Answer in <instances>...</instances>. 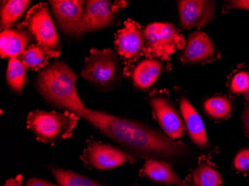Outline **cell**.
<instances>
[{"label": "cell", "instance_id": "9", "mask_svg": "<svg viewBox=\"0 0 249 186\" xmlns=\"http://www.w3.org/2000/svg\"><path fill=\"white\" fill-rule=\"evenodd\" d=\"M131 158L119 148L95 140H89L81 159L89 169L110 170L124 165Z\"/></svg>", "mask_w": 249, "mask_h": 186}, {"label": "cell", "instance_id": "15", "mask_svg": "<svg viewBox=\"0 0 249 186\" xmlns=\"http://www.w3.org/2000/svg\"><path fill=\"white\" fill-rule=\"evenodd\" d=\"M180 110L191 140L200 148L205 149L208 148L209 142L205 125L198 112L184 98L180 100Z\"/></svg>", "mask_w": 249, "mask_h": 186}, {"label": "cell", "instance_id": "17", "mask_svg": "<svg viewBox=\"0 0 249 186\" xmlns=\"http://www.w3.org/2000/svg\"><path fill=\"white\" fill-rule=\"evenodd\" d=\"M162 65L155 58H146L137 65L132 73L134 86L141 89H149L160 76Z\"/></svg>", "mask_w": 249, "mask_h": 186}, {"label": "cell", "instance_id": "3", "mask_svg": "<svg viewBox=\"0 0 249 186\" xmlns=\"http://www.w3.org/2000/svg\"><path fill=\"white\" fill-rule=\"evenodd\" d=\"M80 117L74 112L35 110L27 116V128L43 143H57L71 138Z\"/></svg>", "mask_w": 249, "mask_h": 186}, {"label": "cell", "instance_id": "30", "mask_svg": "<svg viewBox=\"0 0 249 186\" xmlns=\"http://www.w3.org/2000/svg\"><path fill=\"white\" fill-rule=\"evenodd\" d=\"M245 94H246V98H247L248 100L249 101V89H248L247 92H245Z\"/></svg>", "mask_w": 249, "mask_h": 186}, {"label": "cell", "instance_id": "27", "mask_svg": "<svg viewBox=\"0 0 249 186\" xmlns=\"http://www.w3.org/2000/svg\"><path fill=\"white\" fill-rule=\"evenodd\" d=\"M26 186H59L54 183H50L48 180H41L38 178H32L28 180Z\"/></svg>", "mask_w": 249, "mask_h": 186}, {"label": "cell", "instance_id": "29", "mask_svg": "<svg viewBox=\"0 0 249 186\" xmlns=\"http://www.w3.org/2000/svg\"><path fill=\"white\" fill-rule=\"evenodd\" d=\"M243 123L245 131L249 135V104L246 106L243 113Z\"/></svg>", "mask_w": 249, "mask_h": 186}, {"label": "cell", "instance_id": "4", "mask_svg": "<svg viewBox=\"0 0 249 186\" xmlns=\"http://www.w3.org/2000/svg\"><path fill=\"white\" fill-rule=\"evenodd\" d=\"M143 54L147 58L169 60L185 46L184 37L171 23L154 22L143 29Z\"/></svg>", "mask_w": 249, "mask_h": 186}, {"label": "cell", "instance_id": "7", "mask_svg": "<svg viewBox=\"0 0 249 186\" xmlns=\"http://www.w3.org/2000/svg\"><path fill=\"white\" fill-rule=\"evenodd\" d=\"M124 26L117 32L115 46L124 62V73L128 75L133 64L143 53L144 35L141 26L135 21L128 19Z\"/></svg>", "mask_w": 249, "mask_h": 186}, {"label": "cell", "instance_id": "1", "mask_svg": "<svg viewBox=\"0 0 249 186\" xmlns=\"http://www.w3.org/2000/svg\"><path fill=\"white\" fill-rule=\"evenodd\" d=\"M72 112L140 157L173 160L182 157L187 151L183 142L173 140L166 134L140 123L87 107Z\"/></svg>", "mask_w": 249, "mask_h": 186}, {"label": "cell", "instance_id": "23", "mask_svg": "<svg viewBox=\"0 0 249 186\" xmlns=\"http://www.w3.org/2000/svg\"><path fill=\"white\" fill-rule=\"evenodd\" d=\"M204 109L211 118L222 119L231 113L232 103L227 98L216 96L205 101Z\"/></svg>", "mask_w": 249, "mask_h": 186}, {"label": "cell", "instance_id": "22", "mask_svg": "<svg viewBox=\"0 0 249 186\" xmlns=\"http://www.w3.org/2000/svg\"><path fill=\"white\" fill-rule=\"evenodd\" d=\"M6 77L10 87L21 94L26 80V68L18 57L9 58Z\"/></svg>", "mask_w": 249, "mask_h": 186}, {"label": "cell", "instance_id": "13", "mask_svg": "<svg viewBox=\"0 0 249 186\" xmlns=\"http://www.w3.org/2000/svg\"><path fill=\"white\" fill-rule=\"evenodd\" d=\"M216 54V47L205 32L190 34L181 55V61L185 65L200 64L212 61Z\"/></svg>", "mask_w": 249, "mask_h": 186}, {"label": "cell", "instance_id": "11", "mask_svg": "<svg viewBox=\"0 0 249 186\" xmlns=\"http://www.w3.org/2000/svg\"><path fill=\"white\" fill-rule=\"evenodd\" d=\"M180 26L184 30L204 27L216 17V2L182 0L178 2Z\"/></svg>", "mask_w": 249, "mask_h": 186}, {"label": "cell", "instance_id": "10", "mask_svg": "<svg viewBox=\"0 0 249 186\" xmlns=\"http://www.w3.org/2000/svg\"><path fill=\"white\" fill-rule=\"evenodd\" d=\"M124 2L107 0L87 1L81 35L86 32H96L112 25L115 20L118 10L124 7Z\"/></svg>", "mask_w": 249, "mask_h": 186}, {"label": "cell", "instance_id": "5", "mask_svg": "<svg viewBox=\"0 0 249 186\" xmlns=\"http://www.w3.org/2000/svg\"><path fill=\"white\" fill-rule=\"evenodd\" d=\"M18 28L29 30L37 44L53 57H58L61 54V42L47 3L40 2L32 7L28 11L24 21L19 23Z\"/></svg>", "mask_w": 249, "mask_h": 186}, {"label": "cell", "instance_id": "19", "mask_svg": "<svg viewBox=\"0 0 249 186\" xmlns=\"http://www.w3.org/2000/svg\"><path fill=\"white\" fill-rule=\"evenodd\" d=\"M53 57L40 45L32 44L18 58L26 70H38L48 64L49 60Z\"/></svg>", "mask_w": 249, "mask_h": 186}, {"label": "cell", "instance_id": "21", "mask_svg": "<svg viewBox=\"0 0 249 186\" xmlns=\"http://www.w3.org/2000/svg\"><path fill=\"white\" fill-rule=\"evenodd\" d=\"M51 170L59 186H103L95 180L71 170L58 168H53Z\"/></svg>", "mask_w": 249, "mask_h": 186}, {"label": "cell", "instance_id": "16", "mask_svg": "<svg viewBox=\"0 0 249 186\" xmlns=\"http://www.w3.org/2000/svg\"><path fill=\"white\" fill-rule=\"evenodd\" d=\"M141 175L156 183L184 186L182 180L176 173L171 165L162 159H147L141 169Z\"/></svg>", "mask_w": 249, "mask_h": 186}, {"label": "cell", "instance_id": "18", "mask_svg": "<svg viewBox=\"0 0 249 186\" xmlns=\"http://www.w3.org/2000/svg\"><path fill=\"white\" fill-rule=\"evenodd\" d=\"M32 1L8 0L1 2V29H11L22 16Z\"/></svg>", "mask_w": 249, "mask_h": 186}, {"label": "cell", "instance_id": "8", "mask_svg": "<svg viewBox=\"0 0 249 186\" xmlns=\"http://www.w3.org/2000/svg\"><path fill=\"white\" fill-rule=\"evenodd\" d=\"M153 118L158 121L164 134L173 140L182 138L185 133L184 121L169 99L163 95L155 93L149 99Z\"/></svg>", "mask_w": 249, "mask_h": 186}, {"label": "cell", "instance_id": "24", "mask_svg": "<svg viewBox=\"0 0 249 186\" xmlns=\"http://www.w3.org/2000/svg\"><path fill=\"white\" fill-rule=\"evenodd\" d=\"M233 93H245L249 89V74L247 72H240L234 75L230 86Z\"/></svg>", "mask_w": 249, "mask_h": 186}, {"label": "cell", "instance_id": "12", "mask_svg": "<svg viewBox=\"0 0 249 186\" xmlns=\"http://www.w3.org/2000/svg\"><path fill=\"white\" fill-rule=\"evenodd\" d=\"M53 14L61 30L68 35L80 36L86 1H50Z\"/></svg>", "mask_w": 249, "mask_h": 186}, {"label": "cell", "instance_id": "20", "mask_svg": "<svg viewBox=\"0 0 249 186\" xmlns=\"http://www.w3.org/2000/svg\"><path fill=\"white\" fill-rule=\"evenodd\" d=\"M194 186H221L222 176L215 168L207 162H202L192 173Z\"/></svg>", "mask_w": 249, "mask_h": 186}, {"label": "cell", "instance_id": "14", "mask_svg": "<svg viewBox=\"0 0 249 186\" xmlns=\"http://www.w3.org/2000/svg\"><path fill=\"white\" fill-rule=\"evenodd\" d=\"M32 33L24 28L6 29L0 34L1 57H19L22 55L34 40Z\"/></svg>", "mask_w": 249, "mask_h": 186}, {"label": "cell", "instance_id": "26", "mask_svg": "<svg viewBox=\"0 0 249 186\" xmlns=\"http://www.w3.org/2000/svg\"><path fill=\"white\" fill-rule=\"evenodd\" d=\"M232 9L247 10L249 11V0H236L230 1L224 7L223 12H227Z\"/></svg>", "mask_w": 249, "mask_h": 186}, {"label": "cell", "instance_id": "2", "mask_svg": "<svg viewBox=\"0 0 249 186\" xmlns=\"http://www.w3.org/2000/svg\"><path fill=\"white\" fill-rule=\"evenodd\" d=\"M76 80V74L69 66L56 61L40 71L36 86L50 103L72 112L86 108L77 92Z\"/></svg>", "mask_w": 249, "mask_h": 186}, {"label": "cell", "instance_id": "25", "mask_svg": "<svg viewBox=\"0 0 249 186\" xmlns=\"http://www.w3.org/2000/svg\"><path fill=\"white\" fill-rule=\"evenodd\" d=\"M233 165L235 169L239 171L249 170V148H244L236 153Z\"/></svg>", "mask_w": 249, "mask_h": 186}, {"label": "cell", "instance_id": "6", "mask_svg": "<svg viewBox=\"0 0 249 186\" xmlns=\"http://www.w3.org/2000/svg\"><path fill=\"white\" fill-rule=\"evenodd\" d=\"M120 74L118 57L110 49L93 48L85 58L82 75L98 87L103 89L115 83Z\"/></svg>", "mask_w": 249, "mask_h": 186}, {"label": "cell", "instance_id": "28", "mask_svg": "<svg viewBox=\"0 0 249 186\" xmlns=\"http://www.w3.org/2000/svg\"><path fill=\"white\" fill-rule=\"evenodd\" d=\"M22 179L23 177L22 174H19L15 178L7 180L3 186H22Z\"/></svg>", "mask_w": 249, "mask_h": 186}]
</instances>
